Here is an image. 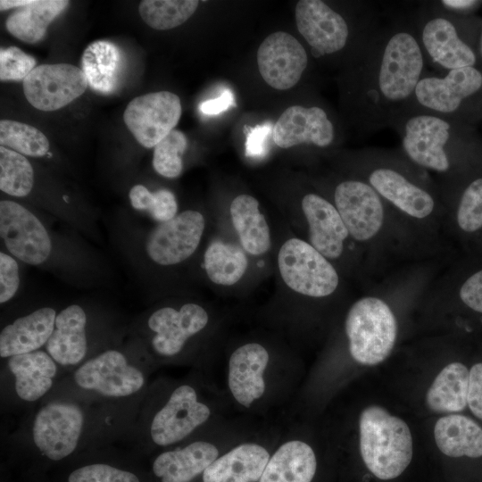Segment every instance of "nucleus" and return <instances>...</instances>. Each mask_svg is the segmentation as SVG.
I'll use <instances>...</instances> for the list:
<instances>
[{
	"label": "nucleus",
	"mask_w": 482,
	"mask_h": 482,
	"mask_svg": "<svg viewBox=\"0 0 482 482\" xmlns=\"http://www.w3.org/2000/svg\"><path fill=\"white\" fill-rule=\"evenodd\" d=\"M383 22L351 60L346 97L352 119L369 135L390 128L427 72L411 17V2L382 4Z\"/></svg>",
	"instance_id": "obj_1"
},
{
	"label": "nucleus",
	"mask_w": 482,
	"mask_h": 482,
	"mask_svg": "<svg viewBox=\"0 0 482 482\" xmlns=\"http://www.w3.org/2000/svg\"><path fill=\"white\" fill-rule=\"evenodd\" d=\"M329 199L363 255L370 285L406 266L440 257L356 176L337 180Z\"/></svg>",
	"instance_id": "obj_2"
},
{
	"label": "nucleus",
	"mask_w": 482,
	"mask_h": 482,
	"mask_svg": "<svg viewBox=\"0 0 482 482\" xmlns=\"http://www.w3.org/2000/svg\"><path fill=\"white\" fill-rule=\"evenodd\" d=\"M350 174L364 180L436 253L443 256L446 209L435 179L401 149L353 154Z\"/></svg>",
	"instance_id": "obj_3"
},
{
	"label": "nucleus",
	"mask_w": 482,
	"mask_h": 482,
	"mask_svg": "<svg viewBox=\"0 0 482 482\" xmlns=\"http://www.w3.org/2000/svg\"><path fill=\"white\" fill-rule=\"evenodd\" d=\"M401 151L435 180L442 198L466 181L469 167L482 156L473 126L420 110H404L392 122Z\"/></svg>",
	"instance_id": "obj_4"
},
{
	"label": "nucleus",
	"mask_w": 482,
	"mask_h": 482,
	"mask_svg": "<svg viewBox=\"0 0 482 482\" xmlns=\"http://www.w3.org/2000/svg\"><path fill=\"white\" fill-rule=\"evenodd\" d=\"M411 17L428 66L442 73L480 64L482 20L450 12L440 1L411 2Z\"/></svg>",
	"instance_id": "obj_5"
},
{
	"label": "nucleus",
	"mask_w": 482,
	"mask_h": 482,
	"mask_svg": "<svg viewBox=\"0 0 482 482\" xmlns=\"http://www.w3.org/2000/svg\"><path fill=\"white\" fill-rule=\"evenodd\" d=\"M378 6V3L365 2L359 12L349 17L325 1L300 0L295 11L296 27L313 58L340 54L348 49L354 57L383 22Z\"/></svg>",
	"instance_id": "obj_6"
},
{
	"label": "nucleus",
	"mask_w": 482,
	"mask_h": 482,
	"mask_svg": "<svg viewBox=\"0 0 482 482\" xmlns=\"http://www.w3.org/2000/svg\"><path fill=\"white\" fill-rule=\"evenodd\" d=\"M368 287L370 294L356 299L349 307L345 331L352 358L360 364L373 366L391 354L399 323L388 297L383 295L381 281Z\"/></svg>",
	"instance_id": "obj_7"
},
{
	"label": "nucleus",
	"mask_w": 482,
	"mask_h": 482,
	"mask_svg": "<svg viewBox=\"0 0 482 482\" xmlns=\"http://www.w3.org/2000/svg\"><path fill=\"white\" fill-rule=\"evenodd\" d=\"M435 113L473 126L482 119V67L426 72L405 110Z\"/></svg>",
	"instance_id": "obj_8"
},
{
	"label": "nucleus",
	"mask_w": 482,
	"mask_h": 482,
	"mask_svg": "<svg viewBox=\"0 0 482 482\" xmlns=\"http://www.w3.org/2000/svg\"><path fill=\"white\" fill-rule=\"evenodd\" d=\"M360 451L368 470L382 480L400 476L412 458V437L408 425L386 409L371 405L359 420Z\"/></svg>",
	"instance_id": "obj_9"
},
{
	"label": "nucleus",
	"mask_w": 482,
	"mask_h": 482,
	"mask_svg": "<svg viewBox=\"0 0 482 482\" xmlns=\"http://www.w3.org/2000/svg\"><path fill=\"white\" fill-rule=\"evenodd\" d=\"M277 264L284 284L299 295L328 299L342 287L343 275L336 265L303 238L286 240L278 252Z\"/></svg>",
	"instance_id": "obj_10"
},
{
	"label": "nucleus",
	"mask_w": 482,
	"mask_h": 482,
	"mask_svg": "<svg viewBox=\"0 0 482 482\" xmlns=\"http://www.w3.org/2000/svg\"><path fill=\"white\" fill-rule=\"evenodd\" d=\"M205 226V217L196 210H186L168 221L158 223L145 240L148 259L162 267L186 262L199 247Z\"/></svg>",
	"instance_id": "obj_11"
},
{
	"label": "nucleus",
	"mask_w": 482,
	"mask_h": 482,
	"mask_svg": "<svg viewBox=\"0 0 482 482\" xmlns=\"http://www.w3.org/2000/svg\"><path fill=\"white\" fill-rule=\"evenodd\" d=\"M0 237L9 253L29 265H40L52 253V239L46 226L14 201L0 202Z\"/></svg>",
	"instance_id": "obj_12"
},
{
	"label": "nucleus",
	"mask_w": 482,
	"mask_h": 482,
	"mask_svg": "<svg viewBox=\"0 0 482 482\" xmlns=\"http://www.w3.org/2000/svg\"><path fill=\"white\" fill-rule=\"evenodd\" d=\"M182 112L179 97L159 91L134 98L126 107L123 120L144 147H154L178 124Z\"/></svg>",
	"instance_id": "obj_13"
},
{
	"label": "nucleus",
	"mask_w": 482,
	"mask_h": 482,
	"mask_svg": "<svg viewBox=\"0 0 482 482\" xmlns=\"http://www.w3.org/2000/svg\"><path fill=\"white\" fill-rule=\"evenodd\" d=\"M88 85L82 69L68 63L37 66L23 80L28 102L36 109L56 111L79 96Z\"/></svg>",
	"instance_id": "obj_14"
},
{
	"label": "nucleus",
	"mask_w": 482,
	"mask_h": 482,
	"mask_svg": "<svg viewBox=\"0 0 482 482\" xmlns=\"http://www.w3.org/2000/svg\"><path fill=\"white\" fill-rule=\"evenodd\" d=\"M209 321L208 312L196 303L161 307L147 320V327L153 334L152 349L162 357L176 356L192 337L208 326Z\"/></svg>",
	"instance_id": "obj_15"
},
{
	"label": "nucleus",
	"mask_w": 482,
	"mask_h": 482,
	"mask_svg": "<svg viewBox=\"0 0 482 482\" xmlns=\"http://www.w3.org/2000/svg\"><path fill=\"white\" fill-rule=\"evenodd\" d=\"M84 423L81 409L70 403H51L37 412L32 428L37 449L48 459L60 461L71 454Z\"/></svg>",
	"instance_id": "obj_16"
},
{
	"label": "nucleus",
	"mask_w": 482,
	"mask_h": 482,
	"mask_svg": "<svg viewBox=\"0 0 482 482\" xmlns=\"http://www.w3.org/2000/svg\"><path fill=\"white\" fill-rule=\"evenodd\" d=\"M211 414L209 406L198 400L195 388L181 385L154 415L150 428L151 438L160 446L176 444L204 424Z\"/></svg>",
	"instance_id": "obj_17"
},
{
	"label": "nucleus",
	"mask_w": 482,
	"mask_h": 482,
	"mask_svg": "<svg viewBox=\"0 0 482 482\" xmlns=\"http://www.w3.org/2000/svg\"><path fill=\"white\" fill-rule=\"evenodd\" d=\"M76 384L109 397H124L139 391L143 373L117 350H107L82 364L74 373Z\"/></svg>",
	"instance_id": "obj_18"
},
{
	"label": "nucleus",
	"mask_w": 482,
	"mask_h": 482,
	"mask_svg": "<svg viewBox=\"0 0 482 482\" xmlns=\"http://www.w3.org/2000/svg\"><path fill=\"white\" fill-rule=\"evenodd\" d=\"M337 128L326 109L320 105H292L273 126L272 139L281 148L307 145L328 149L337 141Z\"/></svg>",
	"instance_id": "obj_19"
},
{
	"label": "nucleus",
	"mask_w": 482,
	"mask_h": 482,
	"mask_svg": "<svg viewBox=\"0 0 482 482\" xmlns=\"http://www.w3.org/2000/svg\"><path fill=\"white\" fill-rule=\"evenodd\" d=\"M257 64L268 85L287 90L299 82L308 65V54L294 36L278 31L269 35L260 45Z\"/></svg>",
	"instance_id": "obj_20"
},
{
	"label": "nucleus",
	"mask_w": 482,
	"mask_h": 482,
	"mask_svg": "<svg viewBox=\"0 0 482 482\" xmlns=\"http://www.w3.org/2000/svg\"><path fill=\"white\" fill-rule=\"evenodd\" d=\"M269 363V351L257 342L243 344L232 352L228 365V386L238 404L250 408L263 396Z\"/></svg>",
	"instance_id": "obj_21"
},
{
	"label": "nucleus",
	"mask_w": 482,
	"mask_h": 482,
	"mask_svg": "<svg viewBox=\"0 0 482 482\" xmlns=\"http://www.w3.org/2000/svg\"><path fill=\"white\" fill-rule=\"evenodd\" d=\"M51 307H42L16 319L0 333V356L10 358L31 353L46 345L56 318Z\"/></svg>",
	"instance_id": "obj_22"
},
{
	"label": "nucleus",
	"mask_w": 482,
	"mask_h": 482,
	"mask_svg": "<svg viewBox=\"0 0 482 482\" xmlns=\"http://www.w3.org/2000/svg\"><path fill=\"white\" fill-rule=\"evenodd\" d=\"M270 457L268 450L259 444H240L204 470L203 482H258Z\"/></svg>",
	"instance_id": "obj_23"
},
{
	"label": "nucleus",
	"mask_w": 482,
	"mask_h": 482,
	"mask_svg": "<svg viewBox=\"0 0 482 482\" xmlns=\"http://www.w3.org/2000/svg\"><path fill=\"white\" fill-rule=\"evenodd\" d=\"M87 315L79 304H71L57 313L54 328L46 348L54 361L61 365H76L87 350Z\"/></svg>",
	"instance_id": "obj_24"
},
{
	"label": "nucleus",
	"mask_w": 482,
	"mask_h": 482,
	"mask_svg": "<svg viewBox=\"0 0 482 482\" xmlns=\"http://www.w3.org/2000/svg\"><path fill=\"white\" fill-rule=\"evenodd\" d=\"M219 457L218 447L208 441H195L187 446L167 451L156 457L154 475L162 482H190Z\"/></svg>",
	"instance_id": "obj_25"
},
{
	"label": "nucleus",
	"mask_w": 482,
	"mask_h": 482,
	"mask_svg": "<svg viewBox=\"0 0 482 482\" xmlns=\"http://www.w3.org/2000/svg\"><path fill=\"white\" fill-rule=\"evenodd\" d=\"M229 214L245 253L253 256L265 254L271 246L270 229L258 200L247 194L239 195L231 202Z\"/></svg>",
	"instance_id": "obj_26"
},
{
	"label": "nucleus",
	"mask_w": 482,
	"mask_h": 482,
	"mask_svg": "<svg viewBox=\"0 0 482 482\" xmlns=\"http://www.w3.org/2000/svg\"><path fill=\"white\" fill-rule=\"evenodd\" d=\"M316 469L312 446L304 441L291 439L270 455L258 482H312Z\"/></svg>",
	"instance_id": "obj_27"
},
{
	"label": "nucleus",
	"mask_w": 482,
	"mask_h": 482,
	"mask_svg": "<svg viewBox=\"0 0 482 482\" xmlns=\"http://www.w3.org/2000/svg\"><path fill=\"white\" fill-rule=\"evenodd\" d=\"M8 368L15 377L18 396L28 402L46 395L56 374L55 362L48 353L40 350L10 357Z\"/></svg>",
	"instance_id": "obj_28"
},
{
	"label": "nucleus",
	"mask_w": 482,
	"mask_h": 482,
	"mask_svg": "<svg viewBox=\"0 0 482 482\" xmlns=\"http://www.w3.org/2000/svg\"><path fill=\"white\" fill-rule=\"evenodd\" d=\"M434 436L438 449L447 456H482V428L464 415L440 418L435 425Z\"/></svg>",
	"instance_id": "obj_29"
},
{
	"label": "nucleus",
	"mask_w": 482,
	"mask_h": 482,
	"mask_svg": "<svg viewBox=\"0 0 482 482\" xmlns=\"http://www.w3.org/2000/svg\"><path fill=\"white\" fill-rule=\"evenodd\" d=\"M81 65L93 90L111 94L116 89L122 65L121 53L116 45L108 40L91 43L84 50Z\"/></svg>",
	"instance_id": "obj_30"
},
{
	"label": "nucleus",
	"mask_w": 482,
	"mask_h": 482,
	"mask_svg": "<svg viewBox=\"0 0 482 482\" xmlns=\"http://www.w3.org/2000/svg\"><path fill=\"white\" fill-rule=\"evenodd\" d=\"M470 370L461 362L446 365L426 395L428 407L436 412H458L468 405Z\"/></svg>",
	"instance_id": "obj_31"
},
{
	"label": "nucleus",
	"mask_w": 482,
	"mask_h": 482,
	"mask_svg": "<svg viewBox=\"0 0 482 482\" xmlns=\"http://www.w3.org/2000/svg\"><path fill=\"white\" fill-rule=\"evenodd\" d=\"M64 0L31 1L12 12L5 21L10 34L18 39L34 44L44 38L49 24L69 5Z\"/></svg>",
	"instance_id": "obj_32"
},
{
	"label": "nucleus",
	"mask_w": 482,
	"mask_h": 482,
	"mask_svg": "<svg viewBox=\"0 0 482 482\" xmlns=\"http://www.w3.org/2000/svg\"><path fill=\"white\" fill-rule=\"evenodd\" d=\"M249 259L245 251L235 243L214 239L207 245L204 254V268L212 283L231 287L245 275Z\"/></svg>",
	"instance_id": "obj_33"
},
{
	"label": "nucleus",
	"mask_w": 482,
	"mask_h": 482,
	"mask_svg": "<svg viewBox=\"0 0 482 482\" xmlns=\"http://www.w3.org/2000/svg\"><path fill=\"white\" fill-rule=\"evenodd\" d=\"M443 201L445 219L453 217L456 229L467 235L482 230V175L464 181Z\"/></svg>",
	"instance_id": "obj_34"
},
{
	"label": "nucleus",
	"mask_w": 482,
	"mask_h": 482,
	"mask_svg": "<svg viewBox=\"0 0 482 482\" xmlns=\"http://www.w3.org/2000/svg\"><path fill=\"white\" fill-rule=\"evenodd\" d=\"M198 4L196 0H144L140 2L138 11L149 27L166 30L187 21Z\"/></svg>",
	"instance_id": "obj_35"
},
{
	"label": "nucleus",
	"mask_w": 482,
	"mask_h": 482,
	"mask_svg": "<svg viewBox=\"0 0 482 482\" xmlns=\"http://www.w3.org/2000/svg\"><path fill=\"white\" fill-rule=\"evenodd\" d=\"M34 185L31 163L21 154L0 146V189L15 197L27 196Z\"/></svg>",
	"instance_id": "obj_36"
},
{
	"label": "nucleus",
	"mask_w": 482,
	"mask_h": 482,
	"mask_svg": "<svg viewBox=\"0 0 482 482\" xmlns=\"http://www.w3.org/2000/svg\"><path fill=\"white\" fill-rule=\"evenodd\" d=\"M0 144L23 155L41 157L48 154L49 142L37 128L12 120L0 121Z\"/></svg>",
	"instance_id": "obj_37"
},
{
	"label": "nucleus",
	"mask_w": 482,
	"mask_h": 482,
	"mask_svg": "<svg viewBox=\"0 0 482 482\" xmlns=\"http://www.w3.org/2000/svg\"><path fill=\"white\" fill-rule=\"evenodd\" d=\"M129 197L135 210L146 212L158 223L168 221L178 214L176 196L168 189L151 192L137 184L131 187Z\"/></svg>",
	"instance_id": "obj_38"
},
{
	"label": "nucleus",
	"mask_w": 482,
	"mask_h": 482,
	"mask_svg": "<svg viewBox=\"0 0 482 482\" xmlns=\"http://www.w3.org/2000/svg\"><path fill=\"white\" fill-rule=\"evenodd\" d=\"M187 147V139L179 130L173 129L154 147L153 167L161 176L168 179L179 177L183 170L182 156Z\"/></svg>",
	"instance_id": "obj_39"
},
{
	"label": "nucleus",
	"mask_w": 482,
	"mask_h": 482,
	"mask_svg": "<svg viewBox=\"0 0 482 482\" xmlns=\"http://www.w3.org/2000/svg\"><path fill=\"white\" fill-rule=\"evenodd\" d=\"M36 60L16 46L1 48L0 79L2 81L24 80L36 68Z\"/></svg>",
	"instance_id": "obj_40"
},
{
	"label": "nucleus",
	"mask_w": 482,
	"mask_h": 482,
	"mask_svg": "<svg viewBox=\"0 0 482 482\" xmlns=\"http://www.w3.org/2000/svg\"><path fill=\"white\" fill-rule=\"evenodd\" d=\"M68 482H140L138 478L127 470L108 464H90L72 471Z\"/></svg>",
	"instance_id": "obj_41"
},
{
	"label": "nucleus",
	"mask_w": 482,
	"mask_h": 482,
	"mask_svg": "<svg viewBox=\"0 0 482 482\" xmlns=\"http://www.w3.org/2000/svg\"><path fill=\"white\" fill-rule=\"evenodd\" d=\"M436 285L449 291L455 293L457 298L462 305L468 309L482 314V269H479L466 278L454 289L440 283L436 278H434Z\"/></svg>",
	"instance_id": "obj_42"
},
{
	"label": "nucleus",
	"mask_w": 482,
	"mask_h": 482,
	"mask_svg": "<svg viewBox=\"0 0 482 482\" xmlns=\"http://www.w3.org/2000/svg\"><path fill=\"white\" fill-rule=\"evenodd\" d=\"M20 287L19 265L12 255L0 253V303L14 297Z\"/></svg>",
	"instance_id": "obj_43"
},
{
	"label": "nucleus",
	"mask_w": 482,
	"mask_h": 482,
	"mask_svg": "<svg viewBox=\"0 0 482 482\" xmlns=\"http://www.w3.org/2000/svg\"><path fill=\"white\" fill-rule=\"evenodd\" d=\"M273 126L270 122L257 125L246 134L245 153L248 156H262L267 149L269 137H272Z\"/></svg>",
	"instance_id": "obj_44"
},
{
	"label": "nucleus",
	"mask_w": 482,
	"mask_h": 482,
	"mask_svg": "<svg viewBox=\"0 0 482 482\" xmlns=\"http://www.w3.org/2000/svg\"><path fill=\"white\" fill-rule=\"evenodd\" d=\"M468 406L482 420V362L476 363L470 370Z\"/></svg>",
	"instance_id": "obj_45"
},
{
	"label": "nucleus",
	"mask_w": 482,
	"mask_h": 482,
	"mask_svg": "<svg viewBox=\"0 0 482 482\" xmlns=\"http://www.w3.org/2000/svg\"><path fill=\"white\" fill-rule=\"evenodd\" d=\"M234 104V95L229 89H225L221 95L200 104L199 110L206 115H216L226 111Z\"/></svg>",
	"instance_id": "obj_46"
},
{
	"label": "nucleus",
	"mask_w": 482,
	"mask_h": 482,
	"mask_svg": "<svg viewBox=\"0 0 482 482\" xmlns=\"http://www.w3.org/2000/svg\"><path fill=\"white\" fill-rule=\"evenodd\" d=\"M440 3L448 11L462 15H470L480 4L473 0H440Z\"/></svg>",
	"instance_id": "obj_47"
},
{
	"label": "nucleus",
	"mask_w": 482,
	"mask_h": 482,
	"mask_svg": "<svg viewBox=\"0 0 482 482\" xmlns=\"http://www.w3.org/2000/svg\"><path fill=\"white\" fill-rule=\"evenodd\" d=\"M31 1L27 0H1L0 1V9L1 11L8 10L13 7H23L29 4Z\"/></svg>",
	"instance_id": "obj_48"
},
{
	"label": "nucleus",
	"mask_w": 482,
	"mask_h": 482,
	"mask_svg": "<svg viewBox=\"0 0 482 482\" xmlns=\"http://www.w3.org/2000/svg\"><path fill=\"white\" fill-rule=\"evenodd\" d=\"M478 52H479V55H480L481 61H482V28H481V32H480V36H479Z\"/></svg>",
	"instance_id": "obj_49"
}]
</instances>
